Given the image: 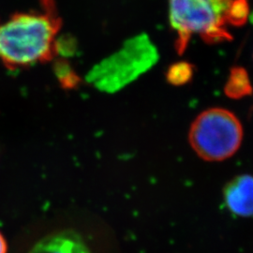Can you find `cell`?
<instances>
[{
  "label": "cell",
  "instance_id": "6",
  "mask_svg": "<svg viewBox=\"0 0 253 253\" xmlns=\"http://www.w3.org/2000/svg\"><path fill=\"white\" fill-rule=\"evenodd\" d=\"M28 253H92L83 237L73 230L46 235Z\"/></svg>",
  "mask_w": 253,
  "mask_h": 253
},
{
  "label": "cell",
  "instance_id": "8",
  "mask_svg": "<svg viewBox=\"0 0 253 253\" xmlns=\"http://www.w3.org/2000/svg\"><path fill=\"white\" fill-rule=\"evenodd\" d=\"M191 76L192 68L190 64L178 63L170 68L168 72V81L175 85H179L190 81Z\"/></svg>",
  "mask_w": 253,
  "mask_h": 253
},
{
  "label": "cell",
  "instance_id": "9",
  "mask_svg": "<svg viewBox=\"0 0 253 253\" xmlns=\"http://www.w3.org/2000/svg\"><path fill=\"white\" fill-rule=\"evenodd\" d=\"M55 74L58 80L62 83L64 86L73 87L77 84L76 74L73 72V69L69 64L60 61L55 65Z\"/></svg>",
  "mask_w": 253,
  "mask_h": 253
},
{
  "label": "cell",
  "instance_id": "1",
  "mask_svg": "<svg viewBox=\"0 0 253 253\" xmlns=\"http://www.w3.org/2000/svg\"><path fill=\"white\" fill-rule=\"evenodd\" d=\"M169 5L178 53L185 51L193 34L208 42L230 40L227 24L242 26L249 14L247 0H169Z\"/></svg>",
  "mask_w": 253,
  "mask_h": 253
},
{
  "label": "cell",
  "instance_id": "10",
  "mask_svg": "<svg viewBox=\"0 0 253 253\" xmlns=\"http://www.w3.org/2000/svg\"><path fill=\"white\" fill-rule=\"evenodd\" d=\"M8 252V245L6 242V239L0 233V253H7Z\"/></svg>",
  "mask_w": 253,
  "mask_h": 253
},
{
  "label": "cell",
  "instance_id": "5",
  "mask_svg": "<svg viewBox=\"0 0 253 253\" xmlns=\"http://www.w3.org/2000/svg\"><path fill=\"white\" fill-rule=\"evenodd\" d=\"M227 208L236 216H253V176L242 174L230 181L223 191Z\"/></svg>",
  "mask_w": 253,
  "mask_h": 253
},
{
  "label": "cell",
  "instance_id": "4",
  "mask_svg": "<svg viewBox=\"0 0 253 253\" xmlns=\"http://www.w3.org/2000/svg\"><path fill=\"white\" fill-rule=\"evenodd\" d=\"M140 39L126 42L118 52L93 66L85 80L93 87L112 93L132 81L145 68V49Z\"/></svg>",
  "mask_w": 253,
  "mask_h": 253
},
{
  "label": "cell",
  "instance_id": "3",
  "mask_svg": "<svg viewBox=\"0 0 253 253\" xmlns=\"http://www.w3.org/2000/svg\"><path fill=\"white\" fill-rule=\"evenodd\" d=\"M189 140L200 158L208 162H221L239 149L243 127L234 113L223 108L208 109L193 121Z\"/></svg>",
  "mask_w": 253,
  "mask_h": 253
},
{
  "label": "cell",
  "instance_id": "7",
  "mask_svg": "<svg viewBox=\"0 0 253 253\" xmlns=\"http://www.w3.org/2000/svg\"><path fill=\"white\" fill-rule=\"evenodd\" d=\"M252 84L248 73L242 68H235L231 71L225 86L227 96L239 99L252 93Z\"/></svg>",
  "mask_w": 253,
  "mask_h": 253
},
{
  "label": "cell",
  "instance_id": "2",
  "mask_svg": "<svg viewBox=\"0 0 253 253\" xmlns=\"http://www.w3.org/2000/svg\"><path fill=\"white\" fill-rule=\"evenodd\" d=\"M58 23L49 13L21 12L0 24V60L10 68L42 63L54 53Z\"/></svg>",
  "mask_w": 253,
  "mask_h": 253
}]
</instances>
